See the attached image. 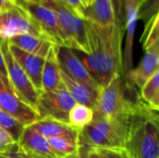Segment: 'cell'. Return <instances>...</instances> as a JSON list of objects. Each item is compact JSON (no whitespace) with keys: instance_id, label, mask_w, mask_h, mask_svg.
<instances>
[{"instance_id":"6da1fadb","label":"cell","mask_w":159,"mask_h":158,"mask_svg":"<svg viewBox=\"0 0 159 158\" xmlns=\"http://www.w3.org/2000/svg\"><path fill=\"white\" fill-rule=\"evenodd\" d=\"M86 23L90 52L79 58L102 88L116 74H123L122 42L125 34L115 23L107 27Z\"/></svg>"},{"instance_id":"7a4b0ae2","label":"cell","mask_w":159,"mask_h":158,"mask_svg":"<svg viewBox=\"0 0 159 158\" xmlns=\"http://www.w3.org/2000/svg\"><path fill=\"white\" fill-rule=\"evenodd\" d=\"M158 112L141 100L131 113L130 128L125 149L130 158H159Z\"/></svg>"},{"instance_id":"3957f363","label":"cell","mask_w":159,"mask_h":158,"mask_svg":"<svg viewBox=\"0 0 159 158\" xmlns=\"http://www.w3.org/2000/svg\"><path fill=\"white\" fill-rule=\"evenodd\" d=\"M131 113L108 117L94 114L92 122L80 132V143L96 148H125Z\"/></svg>"},{"instance_id":"277c9868","label":"cell","mask_w":159,"mask_h":158,"mask_svg":"<svg viewBox=\"0 0 159 158\" xmlns=\"http://www.w3.org/2000/svg\"><path fill=\"white\" fill-rule=\"evenodd\" d=\"M133 89L135 88H129L126 86L123 74H116L105 86L100 88L94 114L108 117L132 112L141 100L140 95L135 98H130L128 95Z\"/></svg>"},{"instance_id":"5b68a950","label":"cell","mask_w":159,"mask_h":158,"mask_svg":"<svg viewBox=\"0 0 159 158\" xmlns=\"http://www.w3.org/2000/svg\"><path fill=\"white\" fill-rule=\"evenodd\" d=\"M12 2L29 17L43 37L57 47L73 49L71 41L59 24L51 9L37 0H12Z\"/></svg>"},{"instance_id":"8992f818","label":"cell","mask_w":159,"mask_h":158,"mask_svg":"<svg viewBox=\"0 0 159 158\" xmlns=\"http://www.w3.org/2000/svg\"><path fill=\"white\" fill-rule=\"evenodd\" d=\"M51 9L63 32L72 43L73 49L89 55V44L86 20L78 17L71 8L59 0H37Z\"/></svg>"},{"instance_id":"52a82bcc","label":"cell","mask_w":159,"mask_h":158,"mask_svg":"<svg viewBox=\"0 0 159 158\" xmlns=\"http://www.w3.org/2000/svg\"><path fill=\"white\" fill-rule=\"evenodd\" d=\"M75 103L61 82L57 88L39 93L35 111L40 118H49L68 124V115Z\"/></svg>"},{"instance_id":"ba28073f","label":"cell","mask_w":159,"mask_h":158,"mask_svg":"<svg viewBox=\"0 0 159 158\" xmlns=\"http://www.w3.org/2000/svg\"><path fill=\"white\" fill-rule=\"evenodd\" d=\"M0 47L4 57L11 91L20 100L35 109L39 93L34 88L24 71L12 57L8 48V41L4 39L0 45Z\"/></svg>"},{"instance_id":"9c48e42d","label":"cell","mask_w":159,"mask_h":158,"mask_svg":"<svg viewBox=\"0 0 159 158\" xmlns=\"http://www.w3.org/2000/svg\"><path fill=\"white\" fill-rule=\"evenodd\" d=\"M32 34L43 37L29 17L18 7L0 11V37L5 40L20 35ZM45 38V37H43Z\"/></svg>"},{"instance_id":"30bf717a","label":"cell","mask_w":159,"mask_h":158,"mask_svg":"<svg viewBox=\"0 0 159 158\" xmlns=\"http://www.w3.org/2000/svg\"><path fill=\"white\" fill-rule=\"evenodd\" d=\"M58 60L61 69L70 77L86 85L95 91L100 90L101 87L98 85L74 49L58 47Z\"/></svg>"},{"instance_id":"8fae6325","label":"cell","mask_w":159,"mask_h":158,"mask_svg":"<svg viewBox=\"0 0 159 158\" xmlns=\"http://www.w3.org/2000/svg\"><path fill=\"white\" fill-rule=\"evenodd\" d=\"M140 0H125V47L123 57V77H127L133 70V41L137 20H139Z\"/></svg>"},{"instance_id":"7c38bea8","label":"cell","mask_w":159,"mask_h":158,"mask_svg":"<svg viewBox=\"0 0 159 158\" xmlns=\"http://www.w3.org/2000/svg\"><path fill=\"white\" fill-rule=\"evenodd\" d=\"M0 109L12 115L24 127H29L40 119L35 109L20 100L4 86L0 87Z\"/></svg>"},{"instance_id":"4fadbf2b","label":"cell","mask_w":159,"mask_h":158,"mask_svg":"<svg viewBox=\"0 0 159 158\" xmlns=\"http://www.w3.org/2000/svg\"><path fill=\"white\" fill-rule=\"evenodd\" d=\"M19 152L31 158H61L51 148L48 139L31 127H26L16 143Z\"/></svg>"},{"instance_id":"5bb4252c","label":"cell","mask_w":159,"mask_h":158,"mask_svg":"<svg viewBox=\"0 0 159 158\" xmlns=\"http://www.w3.org/2000/svg\"><path fill=\"white\" fill-rule=\"evenodd\" d=\"M137 68L124 78L128 88H142L146 81L159 71V44L146 50Z\"/></svg>"},{"instance_id":"9a60e30c","label":"cell","mask_w":159,"mask_h":158,"mask_svg":"<svg viewBox=\"0 0 159 158\" xmlns=\"http://www.w3.org/2000/svg\"><path fill=\"white\" fill-rule=\"evenodd\" d=\"M8 48L16 62L24 71L37 92L40 93L42 91V71L45 58L25 52L9 42Z\"/></svg>"},{"instance_id":"2e32d148","label":"cell","mask_w":159,"mask_h":158,"mask_svg":"<svg viewBox=\"0 0 159 158\" xmlns=\"http://www.w3.org/2000/svg\"><path fill=\"white\" fill-rule=\"evenodd\" d=\"M46 139L60 137L80 142V130L57 120L49 118H40L38 121L29 126Z\"/></svg>"},{"instance_id":"e0dca14e","label":"cell","mask_w":159,"mask_h":158,"mask_svg":"<svg viewBox=\"0 0 159 158\" xmlns=\"http://www.w3.org/2000/svg\"><path fill=\"white\" fill-rule=\"evenodd\" d=\"M60 75L61 82L63 83L64 87L66 88L74 101L76 103L86 105L94 111L97 105L99 91H95L86 85L73 79L61 69L60 70Z\"/></svg>"},{"instance_id":"ac0fdd59","label":"cell","mask_w":159,"mask_h":158,"mask_svg":"<svg viewBox=\"0 0 159 158\" xmlns=\"http://www.w3.org/2000/svg\"><path fill=\"white\" fill-rule=\"evenodd\" d=\"M83 20L102 27L113 25L115 17L110 0H92L84 9Z\"/></svg>"},{"instance_id":"d6986e66","label":"cell","mask_w":159,"mask_h":158,"mask_svg":"<svg viewBox=\"0 0 159 158\" xmlns=\"http://www.w3.org/2000/svg\"><path fill=\"white\" fill-rule=\"evenodd\" d=\"M60 63L58 60V47L53 45L45 58L42 71V91L57 88L61 84L60 75Z\"/></svg>"},{"instance_id":"ffe728a7","label":"cell","mask_w":159,"mask_h":158,"mask_svg":"<svg viewBox=\"0 0 159 158\" xmlns=\"http://www.w3.org/2000/svg\"><path fill=\"white\" fill-rule=\"evenodd\" d=\"M9 44L19 47L20 49L42 57L46 58L48 51L52 47L53 44L49 42L48 39L43 37H38L32 34H20L16 35L9 40H7Z\"/></svg>"},{"instance_id":"44dd1931","label":"cell","mask_w":159,"mask_h":158,"mask_svg":"<svg viewBox=\"0 0 159 158\" xmlns=\"http://www.w3.org/2000/svg\"><path fill=\"white\" fill-rule=\"evenodd\" d=\"M141 101L150 109L159 111V71L141 88L140 92Z\"/></svg>"},{"instance_id":"7402d4cb","label":"cell","mask_w":159,"mask_h":158,"mask_svg":"<svg viewBox=\"0 0 159 158\" xmlns=\"http://www.w3.org/2000/svg\"><path fill=\"white\" fill-rule=\"evenodd\" d=\"M93 118L94 111L91 108L83 104L75 103L68 115V124L81 131L92 122Z\"/></svg>"},{"instance_id":"603a6c76","label":"cell","mask_w":159,"mask_h":158,"mask_svg":"<svg viewBox=\"0 0 159 158\" xmlns=\"http://www.w3.org/2000/svg\"><path fill=\"white\" fill-rule=\"evenodd\" d=\"M158 13L152 16L145 21L144 31L143 33L141 42L143 44V50H146L156 45L159 44V25Z\"/></svg>"},{"instance_id":"cb8c5ba5","label":"cell","mask_w":159,"mask_h":158,"mask_svg":"<svg viewBox=\"0 0 159 158\" xmlns=\"http://www.w3.org/2000/svg\"><path fill=\"white\" fill-rule=\"evenodd\" d=\"M25 128L26 127L12 115L0 109V129L4 130L15 142V143L20 140Z\"/></svg>"},{"instance_id":"d4e9b609","label":"cell","mask_w":159,"mask_h":158,"mask_svg":"<svg viewBox=\"0 0 159 158\" xmlns=\"http://www.w3.org/2000/svg\"><path fill=\"white\" fill-rule=\"evenodd\" d=\"M48 141L53 151L61 158L78 152L81 147L80 142H76L65 138L53 137L48 139Z\"/></svg>"},{"instance_id":"484cf974","label":"cell","mask_w":159,"mask_h":158,"mask_svg":"<svg viewBox=\"0 0 159 158\" xmlns=\"http://www.w3.org/2000/svg\"><path fill=\"white\" fill-rule=\"evenodd\" d=\"M87 158H130L125 148H96L86 146Z\"/></svg>"},{"instance_id":"4316f807","label":"cell","mask_w":159,"mask_h":158,"mask_svg":"<svg viewBox=\"0 0 159 158\" xmlns=\"http://www.w3.org/2000/svg\"><path fill=\"white\" fill-rule=\"evenodd\" d=\"M158 13V0H140L139 19L146 21Z\"/></svg>"},{"instance_id":"83f0119b","label":"cell","mask_w":159,"mask_h":158,"mask_svg":"<svg viewBox=\"0 0 159 158\" xmlns=\"http://www.w3.org/2000/svg\"><path fill=\"white\" fill-rule=\"evenodd\" d=\"M115 17V24L125 34V0H110Z\"/></svg>"},{"instance_id":"f1b7e54d","label":"cell","mask_w":159,"mask_h":158,"mask_svg":"<svg viewBox=\"0 0 159 158\" xmlns=\"http://www.w3.org/2000/svg\"><path fill=\"white\" fill-rule=\"evenodd\" d=\"M17 148L15 142L0 129V154L13 151Z\"/></svg>"},{"instance_id":"f546056e","label":"cell","mask_w":159,"mask_h":158,"mask_svg":"<svg viewBox=\"0 0 159 158\" xmlns=\"http://www.w3.org/2000/svg\"><path fill=\"white\" fill-rule=\"evenodd\" d=\"M64 5H66L69 8H71L78 17L83 19V12L85 9V5L83 0H59Z\"/></svg>"},{"instance_id":"4dcf8cb0","label":"cell","mask_w":159,"mask_h":158,"mask_svg":"<svg viewBox=\"0 0 159 158\" xmlns=\"http://www.w3.org/2000/svg\"><path fill=\"white\" fill-rule=\"evenodd\" d=\"M3 40H4V39H3L2 37H0V45H1V43H2ZM0 79L2 80L4 87H5L7 89L11 90L10 86H9V83H8V79H7V69H6V65H5L4 57H3V54H2V51H1V47H0Z\"/></svg>"},{"instance_id":"1f68e13d","label":"cell","mask_w":159,"mask_h":158,"mask_svg":"<svg viewBox=\"0 0 159 158\" xmlns=\"http://www.w3.org/2000/svg\"><path fill=\"white\" fill-rule=\"evenodd\" d=\"M0 158H31L24 156L23 154H21L20 152L18 151V149L16 148L13 151L7 152V153H3L0 154Z\"/></svg>"},{"instance_id":"d6a6232c","label":"cell","mask_w":159,"mask_h":158,"mask_svg":"<svg viewBox=\"0 0 159 158\" xmlns=\"http://www.w3.org/2000/svg\"><path fill=\"white\" fill-rule=\"evenodd\" d=\"M61 158H87V153H86V146L81 144V147L79 149L78 152L73 154V155H69L66 156H63Z\"/></svg>"},{"instance_id":"836d02e7","label":"cell","mask_w":159,"mask_h":158,"mask_svg":"<svg viewBox=\"0 0 159 158\" xmlns=\"http://www.w3.org/2000/svg\"><path fill=\"white\" fill-rule=\"evenodd\" d=\"M15 5L12 0H0V11L13 7Z\"/></svg>"},{"instance_id":"e575fe53","label":"cell","mask_w":159,"mask_h":158,"mask_svg":"<svg viewBox=\"0 0 159 158\" xmlns=\"http://www.w3.org/2000/svg\"><path fill=\"white\" fill-rule=\"evenodd\" d=\"M84 2H85V7H88L92 2V0H84Z\"/></svg>"},{"instance_id":"d590c367","label":"cell","mask_w":159,"mask_h":158,"mask_svg":"<svg viewBox=\"0 0 159 158\" xmlns=\"http://www.w3.org/2000/svg\"><path fill=\"white\" fill-rule=\"evenodd\" d=\"M2 86H4V85H3V82H2V80L0 79V87H2Z\"/></svg>"},{"instance_id":"8d00e7d4","label":"cell","mask_w":159,"mask_h":158,"mask_svg":"<svg viewBox=\"0 0 159 158\" xmlns=\"http://www.w3.org/2000/svg\"><path fill=\"white\" fill-rule=\"evenodd\" d=\"M83 2H84V0H83ZM84 5H85V2H84Z\"/></svg>"}]
</instances>
